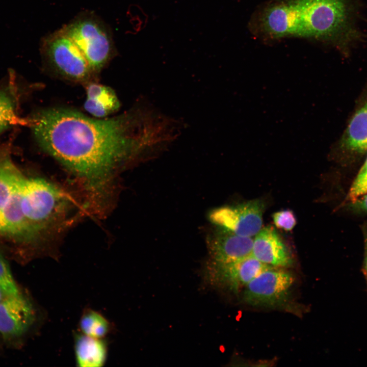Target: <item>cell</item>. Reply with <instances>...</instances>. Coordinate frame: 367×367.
Wrapping results in <instances>:
<instances>
[{"label":"cell","instance_id":"cell-1","mask_svg":"<svg viewBox=\"0 0 367 367\" xmlns=\"http://www.w3.org/2000/svg\"><path fill=\"white\" fill-rule=\"evenodd\" d=\"M29 126L40 147L76 175L99 200L106 197L118 168L162 151L180 132L177 119L147 100L104 119L67 109L42 110L29 119Z\"/></svg>","mask_w":367,"mask_h":367},{"label":"cell","instance_id":"cell-2","mask_svg":"<svg viewBox=\"0 0 367 367\" xmlns=\"http://www.w3.org/2000/svg\"><path fill=\"white\" fill-rule=\"evenodd\" d=\"M297 1L300 37L330 41L343 50L359 39L352 0Z\"/></svg>","mask_w":367,"mask_h":367},{"label":"cell","instance_id":"cell-3","mask_svg":"<svg viewBox=\"0 0 367 367\" xmlns=\"http://www.w3.org/2000/svg\"><path fill=\"white\" fill-rule=\"evenodd\" d=\"M62 28L95 72L101 70L113 56L115 47L110 30L93 13L83 12Z\"/></svg>","mask_w":367,"mask_h":367},{"label":"cell","instance_id":"cell-4","mask_svg":"<svg viewBox=\"0 0 367 367\" xmlns=\"http://www.w3.org/2000/svg\"><path fill=\"white\" fill-rule=\"evenodd\" d=\"M65 204L64 195L52 184L39 178H25L21 209L36 237L63 211Z\"/></svg>","mask_w":367,"mask_h":367},{"label":"cell","instance_id":"cell-5","mask_svg":"<svg viewBox=\"0 0 367 367\" xmlns=\"http://www.w3.org/2000/svg\"><path fill=\"white\" fill-rule=\"evenodd\" d=\"M42 53L57 72L71 80L85 82L95 73L85 56L63 28L46 36Z\"/></svg>","mask_w":367,"mask_h":367},{"label":"cell","instance_id":"cell-6","mask_svg":"<svg viewBox=\"0 0 367 367\" xmlns=\"http://www.w3.org/2000/svg\"><path fill=\"white\" fill-rule=\"evenodd\" d=\"M294 280L293 275L284 268L270 267L244 288L242 301L253 307H277L287 300Z\"/></svg>","mask_w":367,"mask_h":367},{"label":"cell","instance_id":"cell-7","mask_svg":"<svg viewBox=\"0 0 367 367\" xmlns=\"http://www.w3.org/2000/svg\"><path fill=\"white\" fill-rule=\"evenodd\" d=\"M270 267L252 254L226 263L208 259L203 269L202 276L204 281L213 288L237 293L259 273Z\"/></svg>","mask_w":367,"mask_h":367},{"label":"cell","instance_id":"cell-8","mask_svg":"<svg viewBox=\"0 0 367 367\" xmlns=\"http://www.w3.org/2000/svg\"><path fill=\"white\" fill-rule=\"evenodd\" d=\"M265 205L259 199L213 211L209 220L219 227L238 235L252 237L261 229Z\"/></svg>","mask_w":367,"mask_h":367},{"label":"cell","instance_id":"cell-9","mask_svg":"<svg viewBox=\"0 0 367 367\" xmlns=\"http://www.w3.org/2000/svg\"><path fill=\"white\" fill-rule=\"evenodd\" d=\"M260 25L264 34L271 38L300 37L297 1H280L269 5L261 15Z\"/></svg>","mask_w":367,"mask_h":367},{"label":"cell","instance_id":"cell-10","mask_svg":"<svg viewBox=\"0 0 367 367\" xmlns=\"http://www.w3.org/2000/svg\"><path fill=\"white\" fill-rule=\"evenodd\" d=\"M35 318L33 305L20 294L8 296L0 302V333L5 337L22 335Z\"/></svg>","mask_w":367,"mask_h":367},{"label":"cell","instance_id":"cell-11","mask_svg":"<svg viewBox=\"0 0 367 367\" xmlns=\"http://www.w3.org/2000/svg\"><path fill=\"white\" fill-rule=\"evenodd\" d=\"M253 240L219 227L208 237L209 260L226 263L247 257L251 254Z\"/></svg>","mask_w":367,"mask_h":367},{"label":"cell","instance_id":"cell-12","mask_svg":"<svg viewBox=\"0 0 367 367\" xmlns=\"http://www.w3.org/2000/svg\"><path fill=\"white\" fill-rule=\"evenodd\" d=\"M254 237L251 254L255 258L273 267L285 268L292 265L288 249L273 227L261 228Z\"/></svg>","mask_w":367,"mask_h":367},{"label":"cell","instance_id":"cell-13","mask_svg":"<svg viewBox=\"0 0 367 367\" xmlns=\"http://www.w3.org/2000/svg\"><path fill=\"white\" fill-rule=\"evenodd\" d=\"M25 177L22 175L16 182L4 210L0 233L20 242H30L36 238L23 214L22 189Z\"/></svg>","mask_w":367,"mask_h":367},{"label":"cell","instance_id":"cell-14","mask_svg":"<svg viewBox=\"0 0 367 367\" xmlns=\"http://www.w3.org/2000/svg\"><path fill=\"white\" fill-rule=\"evenodd\" d=\"M74 350L78 366H101L107 358L108 345L104 338L91 337L81 332L74 333Z\"/></svg>","mask_w":367,"mask_h":367},{"label":"cell","instance_id":"cell-15","mask_svg":"<svg viewBox=\"0 0 367 367\" xmlns=\"http://www.w3.org/2000/svg\"><path fill=\"white\" fill-rule=\"evenodd\" d=\"M119 107L118 99L110 88L96 83L88 85L84 108L88 113L100 118L115 112Z\"/></svg>","mask_w":367,"mask_h":367},{"label":"cell","instance_id":"cell-16","mask_svg":"<svg viewBox=\"0 0 367 367\" xmlns=\"http://www.w3.org/2000/svg\"><path fill=\"white\" fill-rule=\"evenodd\" d=\"M345 147L352 151H367V101L354 115L344 139Z\"/></svg>","mask_w":367,"mask_h":367},{"label":"cell","instance_id":"cell-17","mask_svg":"<svg viewBox=\"0 0 367 367\" xmlns=\"http://www.w3.org/2000/svg\"><path fill=\"white\" fill-rule=\"evenodd\" d=\"M22 175L10 159L0 160V228L4 210L16 182Z\"/></svg>","mask_w":367,"mask_h":367},{"label":"cell","instance_id":"cell-18","mask_svg":"<svg viewBox=\"0 0 367 367\" xmlns=\"http://www.w3.org/2000/svg\"><path fill=\"white\" fill-rule=\"evenodd\" d=\"M78 326L81 333L98 338H104L112 329L111 323L105 317L90 308L83 312Z\"/></svg>","mask_w":367,"mask_h":367},{"label":"cell","instance_id":"cell-19","mask_svg":"<svg viewBox=\"0 0 367 367\" xmlns=\"http://www.w3.org/2000/svg\"><path fill=\"white\" fill-rule=\"evenodd\" d=\"M14 102L8 91L0 89V133L12 126L29 125L28 120L17 114Z\"/></svg>","mask_w":367,"mask_h":367},{"label":"cell","instance_id":"cell-20","mask_svg":"<svg viewBox=\"0 0 367 367\" xmlns=\"http://www.w3.org/2000/svg\"><path fill=\"white\" fill-rule=\"evenodd\" d=\"M0 287L8 295L20 294L7 261L0 253Z\"/></svg>","mask_w":367,"mask_h":367},{"label":"cell","instance_id":"cell-21","mask_svg":"<svg viewBox=\"0 0 367 367\" xmlns=\"http://www.w3.org/2000/svg\"><path fill=\"white\" fill-rule=\"evenodd\" d=\"M367 193V158L352 182L346 201H352Z\"/></svg>","mask_w":367,"mask_h":367},{"label":"cell","instance_id":"cell-22","mask_svg":"<svg viewBox=\"0 0 367 367\" xmlns=\"http://www.w3.org/2000/svg\"><path fill=\"white\" fill-rule=\"evenodd\" d=\"M273 219L276 227L285 231L292 230L297 223L294 214L290 210L276 212L273 215Z\"/></svg>","mask_w":367,"mask_h":367},{"label":"cell","instance_id":"cell-23","mask_svg":"<svg viewBox=\"0 0 367 367\" xmlns=\"http://www.w3.org/2000/svg\"><path fill=\"white\" fill-rule=\"evenodd\" d=\"M348 202V208L351 211L359 214H367V193Z\"/></svg>","mask_w":367,"mask_h":367},{"label":"cell","instance_id":"cell-24","mask_svg":"<svg viewBox=\"0 0 367 367\" xmlns=\"http://www.w3.org/2000/svg\"><path fill=\"white\" fill-rule=\"evenodd\" d=\"M364 241V270L367 274V224L363 229Z\"/></svg>","mask_w":367,"mask_h":367},{"label":"cell","instance_id":"cell-25","mask_svg":"<svg viewBox=\"0 0 367 367\" xmlns=\"http://www.w3.org/2000/svg\"><path fill=\"white\" fill-rule=\"evenodd\" d=\"M7 296L8 295L0 287V302Z\"/></svg>","mask_w":367,"mask_h":367}]
</instances>
